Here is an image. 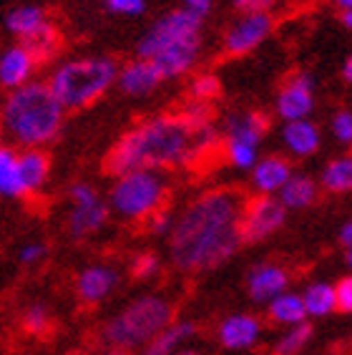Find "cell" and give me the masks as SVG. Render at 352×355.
<instances>
[{
	"instance_id": "cell-3",
	"label": "cell",
	"mask_w": 352,
	"mask_h": 355,
	"mask_svg": "<svg viewBox=\"0 0 352 355\" xmlns=\"http://www.w3.org/2000/svg\"><path fill=\"white\" fill-rule=\"evenodd\" d=\"M63 109L43 81H28L13 89L0 106V123L6 137L21 149H43L55 141L63 129Z\"/></svg>"
},
{
	"instance_id": "cell-18",
	"label": "cell",
	"mask_w": 352,
	"mask_h": 355,
	"mask_svg": "<svg viewBox=\"0 0 352 355\" xmlns=\"http://www.w3.org/2000/svg\"><path fill=\"white\" fill-rule=\"evenodd\" d=\"M270 129V119L262 111H242V114H231L224 121V141H242L259 146Z\"/></svg>"
},
{
	"instance_id": "cell-9",
	"label": "cell",
	"mask_w": 352,
	"mask_h": 355,
	"mask_svg": "<svg viewBox=\"0 0 352 355\" xmlns=\"http://www.w3.org/2000/svg\"><path fill=\"white\" fill-rule=\"evenodd\" d=\"M312 109H315V78L307 71H294L279 86L274 111L287 123L307 119L312 114Z\"/></svg>"
},
{
	"instance_id": "cell-21",
	"label": "cell",
	"mask_w": 352,
	"mask_h": 355,
	"mask_svg": "<svg viewBox=\"0 0 352 355\" xmlns=\"http://www.w3.org/2000/svg\"><path fill=\"white\" fill-rule=\"evenodd\" d=\"M252 184L259 194H277L285 182L292 177V166L282 157H264L257 159V164L252 166Z\"/></svg>"
},
{
	"instance_id": "cell-13",
	"label": "cell",
	"mask_w": 352,
	"mask_h": 355,
	"mask_svg": "<svg viewBox=\"0 0 352 355\" xmlns=\"http://www.w3.org/2000/svg\"><path fill=\"white\" fill-rule=\"evenodd\" d=\"M287 285H290V272L274 262H262L252 267L247 275V293L254 302H264V305L285 293Z\"/></svg>"
},
{
	"instance_id": "cell-24",
	"label": "cell",
	"mask_w": 352,
	"mask_h": 355,
	"mask_svg": "<svg viewBox=\"0 0 352 355\" xmlns=\"http://www.w3.org/2000/svg\"><path fill=\"white\" fill-rule=\"evenodd\" d=\"M277 199L285 205V209H305L317 199V184L307 174H292L277 191Z\"/></svg>"
},
{
	"instance_id": "cell-15",
	"label": "cell",
	"mask_w": 352,
	"mask_h": 355,
	"mask_svg": "<svg viewBox=\"0 0 352 355\" xmlns=\"http://www.w3.org/2000/svg\"><path fill=\"white\" fill-rule=\"evenodd\" d=\"M199 51H202V38H189V41L164 48L161 53H156L151 61L156 63V69H159L164 81H171V78H179V76L189 73L194 69Z\"/></svg>"
},
{
	"instance_id": "cell-37",
	"label": "cell",
	"mask_w": 352,
	"mask_h": 355,
	"mask_svg": "<svg viewBox=\"0 0 352 355\" xmlns=\"http://www.w3.org/2000/svg\"><path fill=\"white\" fill-rule=\"evenodd\" d=\"M146 222H149V232L156 234V237H164V234L171 232V227H174V214H171V209H166V207H159L154 214H149L146 217Z\"/></svg>"
},
{
	"instance_id": "cell-16",
	"label": "cell",
	"mask_w": 352,
	"mask_h": 355,
	"mask_svg": "<svg viewBox=\"0 0 352 355\" xmlns=\"http://www.w3.org/2000/svg\"><path fill=\"white\" fill-rule=\"evenodd\" d=\"M35 69H38V63L23 43L6 48L0 53V86L8 91L21 89L28 81H33Z\"/></svg>"
},
{
	"instance_id": "cell-14",
	"label": "cell",
	"mask_w": 352,
	"mask_h": 355,
	"mask_svg": "<svg viewBox=\"0 0 352 355\" xmlns=\"http://www.w3.org/2000/svg\"><path fill=\"white\" fill-rule=\"evenodd\" d=\"M259 335H262V325L254 315L237 313V315H227L217 328V338L222 343V348L227 350H249L259 343Z\"/></svg>"
},
{
	"instance_id": "cell-49",
	"label": "cell",
	"mask_w": 352,
	"mask_h": 355,
	"mask_svg": "<svg viewBox=\"0 0 352 355\" xmlns=\"http://www.w3.org/2000/svg\"><path fill=\"white\" fill-rule=\"evenodd\" d=\"M103 355H129V353H121V350H106Z\"/></svg>"
},
{
	"instance_id": "cell-17",
	"label": "cell",
	"mask_w": 352,
	"mask_h": 355,
	"mask_svg": "<svg viewBox=\"0 0 352 355\" xmlns=\"http://www.w3.org/2000/svg\"><path fill=\"white\" fill-rule=\"evenodd\" d=\"M109 205L96 199L91 205H71L68 212V234L73 239H86L91 234L101 232L109 222Z\"/></svg>"
},
{
	"instance_id": "cell-33",
	"label": "cell",
	"mask_w": 352,
	"mask_h": 355,
	"mask_svg": "<svg viewBox=\"0 0 352 355\" xmlns=\"http://www.w3.org/2000/svg\"><path fill=\"white\" fill-rule=\"evenodd\" d=\"M224 151H227V159H229L231 166L237 169H252L257 164V154L259 146H252V144H242V141H224Z\"/></svg>"
},
{
	"instance_id": "cell-25",
	"label": "cell",
	"mask_w": 352,
	"mask_h": 355,
	"mask_svg": "<svg viewBox=\"0 0 352 355\" xmlns=\"http://www.w3.org/2000/svg\"><path fill=\"white\" fill-rule=\"evenodd\" d=\"M267 315H270L272 322H277V325H299V322L307 320V313H305V302H302V295L297 293H282L277 295L274 300L267 302Z\"/></svg>"
},
{
	"instance_id": "cell-29",
	"label": "cell",
	"mask_w": 352,
	"mask_h": 355,
	"mask_svg": "<svg viewBox=\"0 0 352 355\" xmlns=\"http://www.w3.org/2000/svg\"><path fill=\"white\" fill-rule=\"evenodd\" d=\"M302 302H305L307 318H325V315L337 310V300H335V285L330 282H312L302 293Z\"/></svg>"
},
{
	"instance_id": "cell-47",
	"label": "cell",
	"mask_w": 352,
	"mask_h": 355,
	"mask_svg": "<svg viewBox=\"0 0 352 355\" xmlns=\"http://www.w3.org/2000/svg\"><path fill=\"white\" fill-rule=\"evenodd\" d=\"M174 355H202L199 350H191V348H184V350H176Z\"/></svg>"
},
{
	"instance_id": "cell-7",
	"label": "cell",
	"mask_w": 352,
	"mask_h": 355,
	"mask_svg": "<svg viewBox=\"0 0 352 355\" xmlns=\"http://www.w3.org/2000/svg\"><path fill=\"white\" fill-rule=\"evenodd\" d=\"M189 38H202V18L191 15L184 8H176V10L164 13L141 35V41L136 46V55L139 58H154L156 53H161L164 48L189 41Z\"/></svg>"
},
{
	"instance_id": "cell-43",
	"label": "cell",
	"mask_w": 352,
	"mask_h": 355,
	"mask_svg": "<svg viewBox=\"0 0 352 355\" xmlns=\"http://www.w3.org/2000/svg\"><path fill=\"white\" fill-rule=\"evenodd\" d=\"M340 242L347 247H352V219H347L345 225H342V230H340Z\"/></svg>"
},
{
	"instance_id": "cell-4",
	"label": "cell",
	"mask_w": 352,
	"mask_h": 355,
	"mask_svg": "<svg viewBox=\"0 0 352 355\" xmlns=\"http://www.w3.org/2000/svg\"><path fill=\"white\" fill-rule=\"evenodd\" d=\"M116 76L118 66L109 55H83L58 63L46 83L63 109L81 111L109 94V89L116 83Z\"/></svg>"
},
{
	"instance_id": "cell-38",
	"label": "cell",
	"mask_w": 352,
	"mask_h": 355,
	"mask_svg": "<svg viewBox=\"0 0 352 355\" xmlns=\"http://www.w3.org/2000/svg\"><path fill=\"white\" fill-rule=\"evenodd\" d=\"M46 254H48V247L43 245V242H26V245L18 250V262H21L23 267H35L46 260Z\"/></svg>"
},
{
	"instance_id": "cell-23",
	"label": "cell",
	"mask_w": 352,
	"mask_h": 355,
	"mask_svg": "<svg viewBox=\"0 0 352 355\" xmlns=\"http://www.w3.org/2000/svg\"><path fill=\"white\" fill-rule=\"evenodd\" d=\"M48 23V13L41 6H18L13 8L10 13L6 15V28L8 33L15 35V38H30L35 31H41Z\"/></svg>"
},
{
	"instance_id": "cell-48",
	"label": "cell",
	"mask_w": 352,
	"mask_h": 355,
	"mask_svg": "<svg viewBox=\"0 0 352 355\" xmlns=\"http://www.w3.org/2000/svg\"><path fill=\"white\" fill-rule=\"evenodd\" d=\"M345 265L350 267V272H352V247H347V252H345Z\"/></svg>"
},
{
	"instance_id": "cell-32",
	"label": "cell",
	"mask_w": 352,
	"mask_h": 355,
	"mask_svg": "<svg viewBox=\"0 0 352 355\" xmlns=\"http://www.w3.org/2000/svg\"><path fill=\"white\" fill-rule=\"evenodd\" d=\"M21 325H23L26 333L43 335L48 328H51V310H48L43 302H33V305H28L21 315Z\"/></svg>"
},
{
	"instance_id": "cell-8",
	"label": "cell",
	"mask_w": 352,
	"mask_h": 355,
	"mask_svg": "<svg viewBox=\"0 0 352 355\" xmlns=\"http://www.w3.org/2000/svg\"><path fill=\"white\" fill-rule=\"evenodd\" d=\"M287 209L277 199V194H259L244 205L239 232H242V245H257L270 234H274L285 225Z\"/></svg>"
},
{
	"instance_id": "cell-26",
	"label": "cell",
	"mask_w": 352,
	"mask_h": 355,
	"mask_svg": "<svg viewBox=\"0 0 352 355\" xmlns=\"http://www.w3.org/2000/svg\"><path fill=\"white\" fill-rule=\"evenodd\" d=\"M21 43L28 48V51H30V55L35 58V63H38V66H41V63L53 61L55 55L61 53V48H63L61 31H58V28H55L51 21H48L41 31H35L30 38H26V41H21Z\"/></svg>"
},
{
	"instance_id": "cell-36",
	"label": "cell",
	"mask_w": 352,
	"mask_h": 355,
	"mask_svg": "<svg viewBox=\"0 0 352 355\" xmlns=\"http://www.w3.org/2000/svg\"><path fill=\"white\" fill-rule=\"evenodd\" d=\"M106 10L114 15H123V18H136L146 10V0H103Z\"/></svg>"
},
{
	"instance_id": "cell-46",
	"label": "cell",
	"mask_w": 352,
	"mask_h": 355,
	"mask_svg": "<svg viewBox=\"0 0 352 355\" xmlns=\"http://www.w3.org/2000/svg\"><path fill=\"white\" fill-rule=\"evenodd\" d=\"M340 23H342L347 31H352V10H345V13L340 15Z\"/></svg>"
},
{
	"instance_id": "cell-22",
	"label": "cell",
	"mask_w": 352,
	"mask_h": 355,
	"mask_svg": "<svg viewBox=\"0 0 352 355\" xmlns=\"http://www.w3.org/2000/svg\"><path fill=\"white\" fill-rule=\"evenodd\" d=\"M197 335V325L191 320H171L154 340H149L139 355H174L184 340Z\"/></svg>"
},
{
	"instance_id": "cell-45",
	"label": "cell",
	"mask_w": 352,
	"mask_h": 355,
	"mask_svg": "<svg viewBox=\"0 0 352 355\" xmlns=\"http://www.w3.org/2000/svg\"><path fill=\"white\" fill-rule=\"evenodd\" d=\"M332 6L345 13V10H352V0H332Z\"/></svg>"
},
{
	"instance_id": "cell-27",
	"label": "cell",
	"mask_w": 352,
	"mask_h": 355,
	"mask_svg": "<svg viewBox=\"0 0 352 355\" xmlns=\"http://www.w3.org/2000/svg\"><path fill=\"white\" fill-rule=\"evenodd\" d=\"M0 197L6 199H21L26 197L18 171V151L13 146L0 144Z\"/></svg>"
},
{
	"instance_id": "cell-44",
	"label": "cell",
	"mask_w": 352,
	"mask_h": 355,
	"mask_svg": "<svg viewBox=\"0 0 352 355\" xmlns=\"http://www.w3.org/2000/svg\"><path fill=\"white\" fill-rule=\"evenodd\" d=\"M342 78H345V83H350L352 86V53L345 58V63H342Z\"/></svg>"
},
{
	"instance_id": "cell-6",
	"label": "cell",
	"mask_w": 352,
	"mask_h": 355,
	"mask_svg": "<svg viewBox=\"0 0 352 355\" xmlns=\"http://www.w3.org/2000/svg\"><path fill=\"white\" fill-rule=\"evenodd\" d=\"M166 179L159 171L139 169L118 174L109 191V209L126 219H146L166 199Z\"/></svg>"
},
{
	"instance_id": "cell-41",
	"label": "cell",
	"mask_w": 352,
	"mask_h": 355,
	"mask_svg": "<svg viewBox=\"0 0 352 355\" xmlns=\"http://www.w3.org/2000/svg\"><path fill=\"white\" fill-rule=\"evenodd\" d=\"M277 6V0H234V8L239 13H270L272 8Z\"/></svg>"
},
{
	"instance_id": "cell-28",
	"label": "cell",
	"mask_w": 352,
	"mask_h": 355,
	"mask_svg": "<svg viewBox=\"0 0 352 355\" xmlns=\"http://www.w3.org/2000/svg\"><path fill=\"white\" fill-rule=\"evenodd\" d=\"M319 187L330 194H347L352 191V154L327 162L319 174Z\"/></svg>"
},
{
	"instance_id": "cell-39",
	"label": "cell",
	"mask_w": 352,
	"mask_h": 355,
	"mask_svg": "<svg viewBox=\"0 0 352 355\" xmlns=\"http://www.w3.org/2000/svg\"><path fill=\"white\" fill-rule=\"evenodd\" d=\"M68 199H71V205H91V202H96V199H101V197H98V191L91 184L76 182V184H71V189H68Z\"/></svg>"
},
{
	"instance_id": "cell-11",
	"label": "cell",
	"mask_w": 352,
	"mask_h": 355,
	"mask_svg": "<svg viewBox=\"0 0 352 355\" xmlns=\"http://www.w3.org/2000/svg\"><path fill=\"white\" fill-rule=\"evenodd\" d=\"M118 270L111 265H88L76 275V295L83 305H98L118 287Z\"/></svg>"
},
{
	"instance_id": "cell-30",
	"label": "cell",
	"mask_w": 352,
	"mask_h": 355,
	"mask_svg": "<svg viewBox=\"0 0 352 355\" xmlns=\"http://www.w3.org/2000/svg\"><path fill=\"white\" fill-rule=\"evenodd\" d=\"M312 340V325L310 322H299V325H290L282 333L274 345H272V355H299L307 348V343Z\"/></svg>"
},
{
	"instance_id": "cell-34",
	"label": "cell",
	"mask_w": 352,
	"mask_h": 355,
	"mask_svg": "<svg viewBox=\"0 0 352 355\" xmlns=\"http://www.w3.org/2000/svg\"><path fill=\"white\" fill-rule=\"evenodd\" d=\"M159 270H161V260L154 252L136 254L134 262H131V275H134L136 280H151V277L159 275Z\"/></svg>"
},
{
	"instance_id": "cell-50",
	"label": "cell",
	"mask_w": 352,
	"mask_h": 355,
	"mask_svg": "<svg viewBox=\"0 0 352 355\" xmlns=\"http://www.w3.org/2000/svg\"><path fill=\"white\" fill-rule=\"evenodd\" d=\"M6 137V131H3V123H0V139Z\"/></svg>"
},
{
	"instance_id": "cell-1",
	"label": "cell",
	"mask_w": 352,
	"mask_h": 355,
	"mask_svg": "<svg viewBox=\"0 0 352 355\" xmlns=\"http://www.w3.org/2000/svg\"><path fill=\"white\" fill-rule=\"evenodd\" d=\"M242 191L222 187L204 191L174 222L169 232L171 265L182 272H209L231 260L242 247Z\"/></svg>"
},
{
	"instance_id": "cell-2",
	"label": "cell",
	"mask_w": 352,
	"mask_h": 355,
	"mask_svg": "<svg viewBox=\"0 0 352 355\" xmlns=\"http://www.w3.org/2000/svg\"><path fill=\"white\" fill-rule=\"evenodd\" d=\"M194 126L182 114H161L131 126L103 159L109 174L118 177L139 169H174L197 159Z\"/></svg>"
},
{
	"instance_id": "cell-20",
	"label": "cell",
	"mask_w": 352,
	"mask_h": 355,
	"mask_svg": "<svg viewBox=\"0 0 352 355\" xmlns=\"http://www.w3.org/2000/svg\"><path fill=\"white\" fill-rule=\"evenodd\" d=\"M18 171L26 189V197L41 191L51 177V157L43 149H21L18 151Z\"/></svg>"
},
{
	"instance_id": "cell-31",
	"label": "cell",
	"mask_w": 352,
	"mask_h": 355,
	"mask_svg": "<svg viewBox=\"0 0 352 355\" xmlns=\"http://www.w3.org/2000/svg\"><path fill=\"white\" fill-rule=\"evenodd\" d=\"M222 94V81H219L217 73H199L191 78L189 83V96L194 101L209 103L211 98H217Z\"/></svg>"
},
{
	"instance_id": "cell-42",
	"label": "cell",
	"mask_w": 352,
	"mask_h": 355,
	"mask_svg": "<svg viewBox=\"0 0 352 355\" xmlns=\"http://www.w3.org/2000/svg\"><path fill=\"white\" fill-rule=\"evenodd\" d=\"M211 6H214V0H182L184 10H189L191 15H197L202 21L211 13Z\"/></svg>"
},
{
	"instance_id": "cell-12",
	"label": "cell",
	"mask_w": 352,
	"mask_h": 355,
	"mask_svg": "<svg viewBox=\"0 0 352 355\" xmlns=\"http://www.w3.org/2000/svg\"><path fill=\"white\" fill-rule=\"evenodd\" d=\"M161 83H164V78L151 58H136V61H129L126 66L118 69V76H116V86H118L126 96H134V98H139V96H149L151 91H156Z\"/></svg>"
},
{
	"instance_id": "cell-5",
	"label": "cell",
	"mask_w": 352,
	"mask_h": 355,
	"mask_svg": "<svg viewBox=\"0 0 352 355\" xmlns=\"http://www.w3.org/2000/svg\"><path fill=\"white\" fill-rule=\"evenodd\" d=\"M174 320V305L161 295H141L129 302L121 313H116L101 330L103 343L109 350H141L154 340L169 322Z\"/></svg>"
},
{
	"instance_id": "cell-35",
	"label": "cell",
	"mask_w": 352,
	"mask_h": 355,
	"mask_svg": "<svg viewBox=\"0 0 352 355\" xmlns=\"http://www.w3.org/2000/svg\"><path fill=\"white\" fill-rule=\"evenodd\" d=\"M330 129L335 134L340 144H345V146H352V111L350 109H342L337 111L330 121Z\"/></svg>"
},
{
	"instance_id": "cell-10",
	"label": "cell",
	"mask_w": 352,
	"mask_h": 355,
	"mask_svg": "<svg viewBox=\"0 0 352 355\" xmlns=\"http://www.w3.org/2000/svg\"><path fill=\"white\" fill-rule=\"evenodd\" d=\"M272 28V15L270 13H247L239 21H234L227 33H224V51L229 55H247L252 51H257L267 38H270Z\"/></svg>"
},
{
	"instance_id": "cell-19",
	"label": "cell",
	"mask_w": 352,
	"mask_h": 355,
	"mask_svg": "<svg viewBox=\"0 0 352 355\" xmlns=\"http://www.w3.org/2000/svg\"><path fill=\"white\" fill-rule=\"evenodd\" d=\"M282 141L292 157L305 159L317 154L322 137H319L317 123H312L310 119H299V121H287L282 126Z\"/></svg>"
},
{
	"instance_id": "cell-40",
	"label": "cell",
	"mask_w": 352,
	"mask_h": 355,
	"mask_svg": "<svg viewBox=\"0 0 352 355\" xmlns=\"http://www.w3.org/2000/svg\"><path fill=\"white\" fill-rule=\"evenodd\" d=\"M335 300L340 313H352V272L335 285Z\"/></svg>"
}]
</instances>
